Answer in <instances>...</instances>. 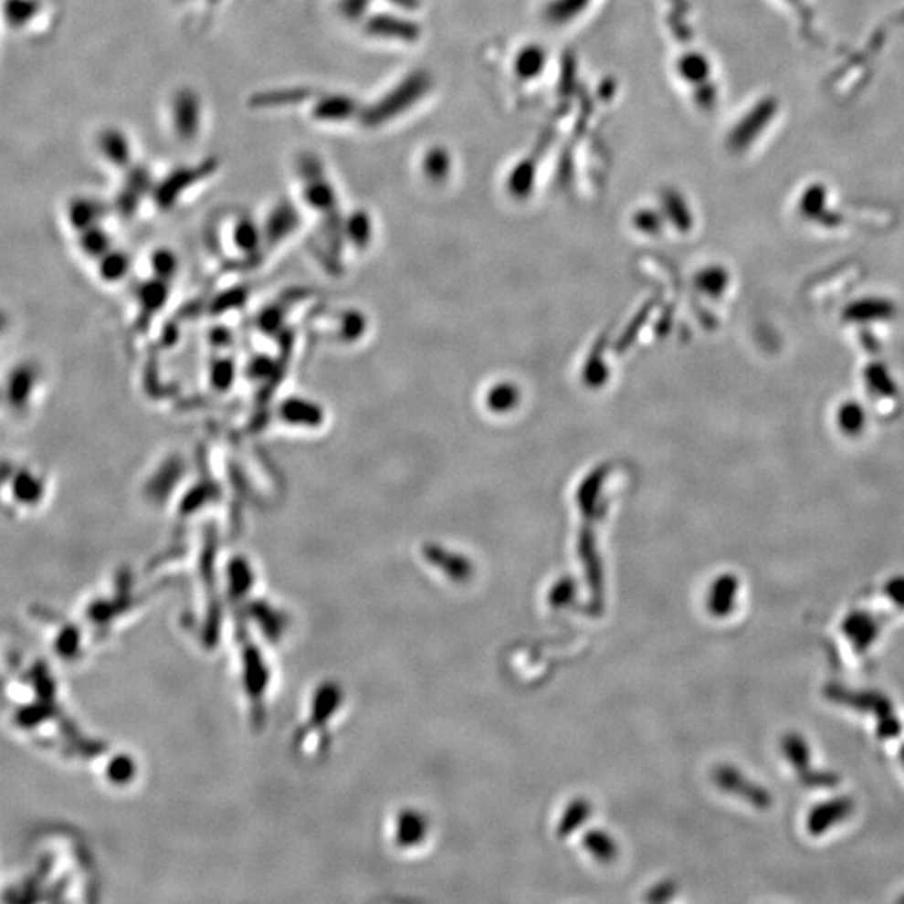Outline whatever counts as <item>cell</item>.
Returning <instances> with one entry per match:
<instances>
[{
  "label": "cell",
  "instance_id": "6da1fadb",
  "mask_svg": "<svg viewBox=\"0 0 904 904\" xmlns=\"http://www.w3.org/2000/svg\"><path fill=\"white\" fill-rule=\"evenodd\" d=\"M779 110V102L773 98H765L759 100L752 110H749L742 120L737 122L732 134L729 136V142L733 150H747L752 144L755 138H759L767 126L773 122L775 114Z\"/></svg>",
  "mask_w": 904,
  "mask_h": 904
},
{
  "label": "cell",
  "instance_id": "7a4b0ae2",
  "mask_svg": "<svg viewBox=\"0 0 904 904\" xmlns=\"http://www.w3.org/2000/svg\"><path fill=\"white\" fill-rule=\"evenodd\" d=\"M583 846L600 863H610L618 854V846L615 839L603 831H590L583 837Z\"/></svg>",
  "mask_w": 904,
  "mask_h": 904
},
{
  "label": "cell",
  "instance_id": "3957f363",
  "mask_svg": "<svg viewBox=\"0 0 904 904\" xmlns=\"http://www.w3.org/2000/svg\"><path fill=\"white\" fill-rule=\"evenodd\" d=\"M590 814H592V805L586 799L573 801L562 814V821L558 825V836L564 837L568 834L574 833L590 817Z\"/></svg>",
  "mask_w": 904,
  "mask_h": 904
},
{
  "label": "cell",
  "instance_id": "277c9868",
  "mask_svg": "<svg viewBox=\"0 0 904 904\" xmlns=\"http://www.w3.org/2000/svg\"><path fill=\"white\" fill-rule=\"evenodd\" d=\"M735 588H737V584L732 578H723L720 582L715 583L710 596H709L710 613L717 615V616H722L725 613L731 612L729 608L732 606Z\"/></svg>",
  "mask_w": 904,
  "mask_h": 904
},
{
  "label": "cell",
  "instance_id": "5b68a950",
  "mask_svg": "<svg viewBox=\"0 0 904 904\" xmlns=\"http://www.w3.org/2000/svg\"><path fill=\"white\" fill-rule=\"evenodd\" d=\"M4 12H5V19L12 22L14 26H22L24 22H27L34 9H32V4L27 0H9V2H5Z\"/></svg>",
  "mask_w": 904,
  "mask_h": 904
},
{
  "label": "cell",
  "instance_id": "8992f818",
  "mask_svg": "<svg viewBox=\"0 0 904 904\" xmlns=\"http://www.w3.org/2000/svg\"><path fill=\"white\" fill-rule=\"evenodd\" d=\"M544 64V56L538 49H528L522 52L518 60V70L524 78H531Z\"/></svg>",
  "mask_w": 904,
  "mask_h": 904
},
{
  "label": "cell",
  "instance_id": "52a82bcc",
  "mask_svg": "<svg viewBox=\"0 0 904 904\" xmlns=\"http://www.w3.org/2000/svg\"><path fill=\"white\" fill-rule=\"evenodd\" d=\"M683 76L690 80H702L709 74L707 60L700 56H689L682 62Z\"/></svg>",
  "mask_w": 904,
  "mask_h": 904
},
{
  "label": "cell",
  "instance_id": "ba28073f",
  "mask_svg": "<svg viewBox=\"0 0 904 904\" xmlns=\"http://www.w3.org/2000/svg\"><path fill=\"white\" fill-rule=\"evenodd\" d=\"M573 594H574V584H573V582L560 583L550 593V603H552V606H554V608H560V606H564V604L572 602Z\"/></svg>",
  "mask_w": 904,
  "mask_h": 904
},
{
  "label": "cell",
  "instance_id": "9c48e42d",
  "mask_svg": "<svg viewBox=\"0 0 904 904\" xmlns=\"http://www.w3.org/2000/svg\"><path fill=\"white\" fill-rule=\"evenodd\" d=\"M841 421H843V426L847 431H857L863 426V422H857L861 421V411H859V407L854 405V404H849V405L843 407V411H841Z\"/></svg>",
  "mask_w": 904,
  "mask_h": 904
}]
</instances>
